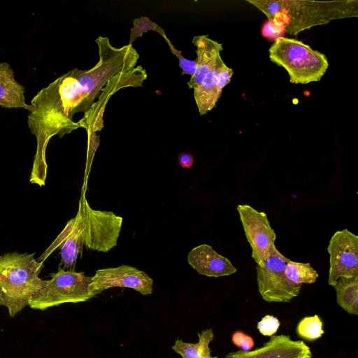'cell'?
<instances>
[{"mask_svg":"<svg viewBox=\"0 0 358 358\" xmlns=\"http://www.w3.org/2000/svg\"><path fill=\"white\" fill-rule=\"evenodd\" d=\"M336 302L350 315H358V278L340 277L334 285Z\"/></svg>","mask_w":358,"mask_h":358,"instance_id":"19","label":"cell"},{"mask_svg":"<svg viewBox=\"0 0 358 358\" xmlns=\"http://www.w3.org/2000/svg\"><path fill=\"white\" fill-rule=\"evenodd\" d=\"M99 60L92 68L69 71L50 83L54 101L66 116L86 113L110 78L136 67L139 54L131 45L113 46L108 37L96 39Z\"/></svg>","mask_w":358,"mask_h":358,"instance_id":"1","label":"cell"},{"mask_svg":"<svg viewBox=\"0 0 358 358\" xmlns=\"http://www.w3.org/2000/svg\"><path fill=\"white\" fill-rule=\"evenodd\" d=\"M289 35L334 20L358 16L357 0H248Z\"/></svg>","mask_w":358,"mask_h":358,"instance_id":"2","label":"cell"},{"mask_svg":"<svg viewBox=\"0 0 358 358\" xmlns=\"http://www.w3.org/2000/svg\"><path fill=\"white\" fill-rule=\"evenodd\" d=\"M224 358H312L310 348L302 341H294L288 335H273L268 341L254 350H241Z\"/></svg>","mask_w":358,"mask_h":358,"instance_id":"12","label":"cell"},{"mask_svg":"<svg viewBox=\"0 0 358 358\" xmlns=\"http://www.w3.org/2000/svg\"><path fill=\"white\" fill-rule=\"evenodd\" d=\"M224 64L219 59L214 68L206 75L203 82L194 89V97L201 115L206 114L215 107L220 95L217 90L219 73Z\"/></svg>","mask_w":358,"mask_h":358,"instance_id":"17","label":"cell"},{"mask_svg":"<svg viewBox=\"0 0 358 358\" xmlns=\"http://www.w3.org/2000/svg\"><path fill=\"white\" fill-rule=\"evenodd\" d=\"M280 322L273 315H267L257 323V329L261 334L265 336L275 335L280 327Z\"/></svg>","mask_w":358,"mask_h":358,"instance_id":"24","label":"cell"},{"mask_svg":"<svg viewBox=\"0 0 358 358\" xmlns=\"http://www.w3.org/2000/svg\"><path fill=\"white\" fill-rule=\"evenodd\" d=\"M285 275L287 280L296 285L312 284L319 275L309 263L296 262L288 260L285 268Z\"/></svg>","mask_w":358,"mask_h":358,"instance_id":"20","label":"cell"},{"mask_svg":"<svg viewBox=\"0 0 358 358\" xmlns=\"http://www.w3.org/2000/svg\"><path fill=\"white\" fill-rule=\"evenodd\" d=\"M289 259L275 248L268 257L256 266L258 292L266 302H289L296 297L302 285L287 280L285 268Z\"/></svg>","mask_w":358,"mask_h":358,"instance_id":"7","label":"cell"},{"mask_svg":"<svg viewBox=\"0 0 358 358\" xmlns=\"http://www.w3.org/2000/svg\"><path fill=\"white\" fill-rule=\"evenodd\" d=\"M24 88L14 77L13 71L6 62H0V105L4 108H23L30 113L31 105L25 103Z\"/></svg>","mask_w":358,"mask_h":358,"instance_id":"16","label":"cell"},{"mask_svg":"<svg viewBox=\"0 0 358 358\" xmlns=\"http://www.w3.org/2000/svg\"><path fill=\"white\" fill-rule=\"evenodd\" d=\"M83 245L80 229L73 217L68 222L64 230L43 253L41 258H45L52 252L55 247H59L63 268L74 269L78 256L82 253Z\"/></svg>","mask_w":358,"mask_h":358,"instance_id":"15","label":"cell"},{"mask_svg":"<svg viewBox=\"0 0 358 358\" xmlns=\"http://www.w3.org/2000/svg\"><path fill=\"white\" fill-rule=\"evenodd\" d=\"M145 69L138 65L125 72L120 73L109 80L101 91L98 101H94L91 108L85 113L83 118L78 122L80 127L94 132L103 128V115L108 99L119 90L143 85L147 78Z\"/></svg>","mask_w":358,"mask_h":358,"instance_id":"10","label":"cell"},{"mask_svg":"<svg viewBox=\"0 0 358 358\" xmlns=\"http://www.w3.org/2000/svg\"><path fill=\"white\" fill-rule=\"evenodd\" d=\"M178 160L180 166L186 169L190 168L194 162L193 155L188 152L180 153L178 157Z\"/></svg>","mask_w":358,"mask_h":358,"instance_id":"27","label":"cell"},{"mask_svg":"<svg viewBox=\"0 0 358 358\" xmlns=\"http://www.w3.org/2000/svg\"><path fill=\"white\" fill-rule=\"evenodd\" d=\"M167 43L171 52L178 59L179 66L182 69V75L188 74L192 76L196 70V60H190L186 59L182 55L181 51L177 50L172 44L171 41L167 38L164 39Z\"/></svg>","mask_w":358,"mask_h":358,"instance_id":"23","label":"cell"},{"mask_svg":"<svg viewBox=\"0 0 358 358\" xmlns=\"http://www.w3.org/2000/svg\"><path fill=\"white\" fill-rule=\"evenodd\" d=\"M115 287L131 288L143 295L152 292L153 280L144 271L129 266L102 268L92 277L90 290L93 297Z\"/></svg>","mask_w":358,"mask_h":358,"instance_id":"11","label":"cell"},{"mask_svg":"<svg viewBox=\"0 0 358 358\" xmlns=\"http://www.w3.org/2000/svg\"><path fill=\"white\" fill-rule=\"evenodd\" d=\"M232 343L243 351L250 350L254 345L253 338L241 331H235L231 336Z\"/></svg>","mask_w":358,"mask_h":358,"instance_id":"26","label":"cell"},{"mask_svg":"<svg viewBox=\"0 0 358 358\" xmlns=\"http://www.w3.org/2000/svg\"><path fill=\"white\" fill-rule=\"evenodd\" d=\"M328 284L333 286L340 277L358 278V236L345 229L331 238Z\"/></svg>","mask_w":358,"mask_h":358,"instance_id":"9","label":"cell"},{"mask_svg":"<svg viewBox=\"0 0 358 358\" xmlns=\"http://www.w3.org/2000/svg\"><path fill=\"white\" fill-rule=\"evenodd\" d=\"M245 235L252 249V257L260 264L275 248L276 234L270 225L267 215L248 204L237 206Z\"/></svg>","mask_w":358,"mask_h":358,"instance_id":"8","label":"cell"},{"mask_svg":"<svg viewBox=\"0 0 358 358\" xmlns=\"http://www.w3.org/2000/svg\"><path fill=\"white\" fill-rule=\"evenodd\" d=\"M199 341L196 343H186L182 340L176 339L172 350L182 356V358H219L212 357L210 349V343L214 339V333L212 329H203L197 334Z\"/></svg>","mask_w":358,"mask_h":358,"instance_id":"18","label":"cell"},{"mask_svg":"<svg viewBox=\"0 0 358 358\" xmlns=\"http://www.w3.org/2000/svg\"><path fill=\"white\" fill-rule=\"evenodd\" d=\"M271 62L283 67L294 84H308L321 80L329 67L326 56L294 38L276 39L268 50Z\"/></svg>","mask_w":358,"mask_h":358,"instance_id":"4","label":"cell"},{"mask_svg":"<svg viewBox=\"0 0 358 358\" xmlns=\"http://www.w3.org/2000/svg\"><path fill=\"white\" fill-rule=\"evenodd\" d=\"M284 27L271 20L267 21L262 27V34L265 38L275 39L284 37L285 34Z\"/></svg>","mask_w":358,"mask_h":358,"instance_id":"25","label":"cell"},{"mask_svg":"<svg viewBox=\"0 0 358 358\" xmlns=\"http://www.w3.org/2000/svg\"><path fill=\"white\" fill-rule=\"evenodd\" d=\"M51 278L43 280L41 289L32 297L29 306L34 310H45L63 303L85 302L93 298L90 285L92 277L74 269L65 270L60 266Z\"/></svg>","mask_w":358,"mask_h":358,"instance_id":"5","label":"cell"},{"mask_svg":"<svg viewBox=\"0 0 358 358\" xmlns=\"http://www.w3.org/2000/svg\"><path fill=\"white\" fill-rule=\"evenodd\" d=\"M74 218L80 229L83 245L88 249L106 252L116 246L122 217L110 211L91 208L83 196Z\"/></svg>","mask_w":358,"mask_h":358,"instance_id":"6","label":"cell"},{"mask_svg":"<svg viewBox=\"0 0 358 358\" xmlns=\"http://www.w3.org/2000/svg\"><path fill=\"white\" fill-rule=\"evenodd\" d=\"M43 267L34 254L15 252L0 256V306L7 308L11 317L29 306L41 289Z\"/></svg>","mask_w":358,"mask_h":358,"instance_id":"3","label":"cell"},{"mask_svg":"<svg viewBox=\"0 0 358 358\" xmlns=\"http://www.w3.org/2000/svg\"><path fill=\"white\" fill-rule=\"evenodd\" d=\"M322 322L317 315L303 317L297 324L296 333L301 338L313 341L324 333Z\"/></svg>","mask_w":358,"mask_h":358,"instance_id":"21","label":"cell"},{"mask_svg":"<svg viewBox=\"0 0 358 358\" xmlns=\"http://www.w3.org/2000/svg\"><path fill=\"white\" fill-rule=\"evenodd\" d=\"M187 262L199 274L208 277L230 275L237 271L229 259L207 244L194 248L187 255Z\"/></svg>","mask_w":358,"mask_h":358,"instance_id":"13","label":"cell"},{"mask_svg":"<svg viewBox=\"0 0 358 358\" xmlns=\"http://www.w3.org/2000/svg\"><path fill=\"white\" fill-rule=\"evenodd\" d=\"M148 31H155L164 39L167 38L165 31L157 23L150 20L148 17L142 16L136 18L133 21V27L131 29L129 42L128 45H132L136 39L142 37L143 34Z\"/></svg>","mask_w":358,"mask_h":358,"instance_id":"22","label":"cell"},{"mask_svg":"<svg viewBox=\"0 0 358 358\" xmlns=\"http://www.w3.org/2000/svg\"><path fill=\"white\" fill-rule=\"evenodd\" d=\"M192 43L196 46V70L187 83L189 89H194L203 80L206 75L214 68L220 59L222 44L208 37L207 35L196 36Z\"/></svg>","mask_w":358,"mask_h":358,"instance_id":"14","label":"cell"}]
</instances>
